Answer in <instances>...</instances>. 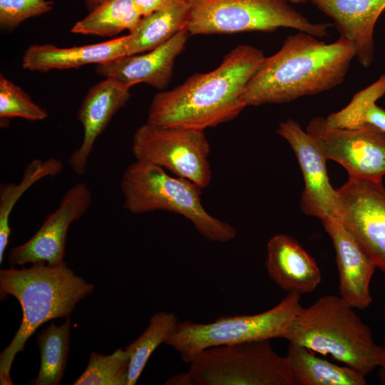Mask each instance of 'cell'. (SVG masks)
Returning <instances> with one entry per match:
<instances>
[{
  "mask_svg": "<svg viewBox=\"0 0 385 385\" xmlns=\"http://www.w3.org/2000/svg\"><path fill=\"white\" fill-rule=\"evenodd\" d=\"M262 50L238 45L207 73H195L153 98L146 122L161 127L203 130L236 118L246 107L244 90L265 58Z\"/></svg>",
  "mask_w": 385,
  "mask_h": 385,
  "instance_id": "obj_1",
  "label": "cell"
},
{
  "mask_svg": "<svg viewBox=\"0 0 385 385\" xmlns=\"http://www.w3.org/2000/svg\"><path fill=\"white\" fill-rule=\"evenodd\" d=\"M356 52L342 38L327 43L298 31L288 36L275 53L265 57L242 96L246 106L291 102L338 86Z\"/></svg>",
  "mask_w": 385,
  "mask_h": 385,
  "instance_id": "obj_2",
  "label": "cell"
},
{
  "mask_svg": "<svg viewBox=\"0 0 385 385\" xmlns=\"http://www.w3.org/2000/svg\"><path fill=\"white\" fill-rule=\"evenodd\" d=\"M93 289V284L76 275L65 261L55 265L37 262L29 268L1 270V300L11 295L22 310L19 328L0 354L1 384H13L10 376L13 361L36 330L50 320L69 316Z\"/></svg>",
  "mask_w": 385,
  "mask_h": 385,
  "instance_id": "obj_3",
  "label": "cell"
},
{
  "mask_svg": "<svg viewBox=\"0 0 385 385\" xmlns=\"http://www.w3.org/2000/svg\"><path fill=\"white\" fill-rule=\"evenodd\" d=\"M282 338L329 355L366 376L379 366L384 349L375 344L369 327L354 308L332 294L302 307Z\"/></svg>",
  "mask_w": 385,
  "mask_h": 385,
  "instance_id": "obj_4",
  "label": "cell"
},
{
  "mask_svg": "<svg viewBox=\"0 0 385 385\" xmlns=\"http://www.w3.org/2000/svg\"><path fill=\"white\" fill-rule=\"evenodd\" d=\"M120 188L123 207L133 214L163 210L180 215L212 242H227L237 235L233 226L207 212L201 201L202 189L159 166L135 160L123 172Z\"/></svg>",
  "mask_w": 385,
  "mask_h": 385,
  "instance_id": "obj_5",
  "label": "cell"
},
{
  "mask_svg": "<svg viewBox=\"0 0 385 385\" xmlns=\"http://www.w3.org/2000/svg\"><path fill=\"white\" fill-rule=\"evenodd\" d=\"M332 26L310 21L286 0H192L186 30L194 36L289 28L322 38Z\"/></svg>",
  "mask_w": 385,
  "mask_h": 385,
  "instance_id": "obj_6",
  "label": "cell"
},
{
  "mask_svg": "<svg viewBox=\"0 0 385 385\" xmlns=\"http://www.w3.org/2000/svg\"><path fill=\"white\" fill-rule=\"evenodd\" d=\"M300 298L299 293L288 292L277 305L261 313L222 316L209 323L178 322L165 344L189 364L209 347L282 338L302 307Z\"/></svg>",
  "mask_w": 385,
  "mask_h": 385,
  "instance_id": "obj_7",
  "label": "cell"
},
{
  "mask_svg": "<svg viewBox=\"0 0 385 385\" xmlns=\"http://www.w3.org/2000/svg\"><path fill=\"white\" fill-rule=\"evenodd\" d=\"M189 364L192 385H294L286 356L270 339L209 347Z\"/></svg>",
  "mask_w": 385,
  "mask_h": 385,
  "instance_id": "obj_8",
  "label": "cell"
},
{
  "mask_svg": "<svg viewBox=\"0 0 385 385\" xmlns=\"http://www.w3.org/2000/svg\"><path fill=\"white\" fill-rule=\"evenodd\" d=\"M131 149L135 160L159 166L201 189L210 183V145L203 130L145 122L135 131Z\"/></svg>",
  "mask_w": 385,
  "mask_h": 385,
  "instance_id": "obj_9",
  "label": "cell"
},
{
  "mask_svg": "<svg viewBox=\"0 0 385 385\" xmlns=\"http://www.w3.org/2000/svg\"><path fill=\"white\" fill-rule=\"evenodd\" d=\"M306 131L324 158L341 165L349 178L383 181L385 133L369 125L357 129L331 127L322 116L313 118Z\"/></svg>",
  "mask_w": 385,
  "mask_h": 385,
  "instance_id": "obj_10",
  "label": "cell"
},
{
  "mask_svg": "<svg viewBox=\"0 0 385 385\" xmlns=\"http://www.w3.org/2000/svg\"><path fill=\"white\" fill-rule=\"evenodd\" d=\"M337 191L338 219L385 274V188L382 182L349 178Z\"/></svg>",
  "mask_w": 385,
  "mask_h": 385,
  "instance_id": "obj_11",
  "label": "cell"
},
{
  "mask_svg": "<svg viewBox=\"0 0 385 385\" xmlns=\"http://www.w3.org/2000/svg\"><path fill=\"white\" fill-rule=\"evenodd\" d=\"M92 200L90 188L83 183L70 188L57 209L49 214L36 233L9 254L11 266L45 262L55 265L64 261L68 230L88 211Z\"/></svg>",
  "mask_w": 385,
  "mask_h": 385,
  "instance_id": "obj_12",
  "label": "cell"
},
{
  "mask_svg": "<svg viewBox=\"0 0 385 385\" xmlns=\"http://www.w3.org/2000/svg\"><path fill=\"white\" fill-rule=\"evenodd\" d=\"M277 133L291 146L302 170L304 182L300 200L302 211L321 222L338 219V193L329 180L327 159L314 138L291 118L279 124Z\"/></svg>",
  "mask_w": 385,
  "mask_h": 385,
  "instance_id": "obj_13",
  "label": "cell"
},
{
  "mask_svg": "<svg viewBox=\"0 0 385 385\" xmlns=\"http://www.w3.org/2000/svg\"><path fill=\"white\" fill-rule=\"evenodd\" d=\"M130 88L115 78H105L88 91L77 113L83 126V139L68 158V163L76 175H85L97 138L130 99Z\"/></svg>",
  "mask_w": 385,
  "mask_h": 385,
  "instance_id": "obj_14",
  "label": "cell"
},
{
  "mask_svg": "<svg viewBox=\"0 0 385 385\" xmlns=\"http://www.w3.org/2000/svg\"><path fill=\"white\" fill-rule=\"evenodd\" d=\"M190 36L187 30H183L150 51L97 64L96 72L130 88L143 83L163 91L170 83L175 61L184 51Z\"/></svg>",
  "mask_w": 385,
  "mask_h": 385,
  "instance_id": "obj_15",
  "label": "cell"
},
{
  "mask_svg": "<svg viewBox=\"0 0 385 385\" xmlns=\"http://www.w3.org/2000/svg\"><path fill=\"white\" fill-rule=\"evenodd\" d=\"M322 223L335 251L339 296L354 309L369 307L373 301L370 282L375 265L339 219L328 218Z\"/></svg>",
  "mask_w": 385,
  "mask_h": 385,
  "instance_id": "obj_16",
  "label": "cell"
},
{
  "mask_svg": "<svg viewBox=\"0 0 385 385\" xmlns=\"http://www.w3.org/2000/svg\"><path fill=\"white\" fill-rule=\"evenodd\" d=\"M331 18L339 37L354 46L356 58L364 68L374 58V32L377 19L385 10V0H309Z\"/></svg>",
  "mask_w": 385,
  "mask_h": 385,
  "instance_id": "obj_17",
  "label": "cell"
},
{
  "mask_svg": "<svg viewBox=\"0 0 385 385\" xmlns=\"http://www.w3.org/2000/svg\"><path fill=\"white\" fill-rule=\"evenodd\" d=\"M265 265L270 278L287 292H312L322 280L314 258L285 234H277L268 240Z\"/></svg>",
  "mask_w": 385,
  "mask_h": 385,
  "instance_id": "obj_18",
  "label": "cell"
},
{
  "mask_svg": "<svg viewBox=\"0 0 385 385\" xmlns=\"http://www.w3.org/2000/svg\"><path fill=\"white\" fill-rule=\"evenodd\" d=\"M128 35L94 44L60 48L34 44L22 58V66L31 71L76 68L90 63L101 64L128 56Z\"/></svg>",
  "mask_w": 385,
  "mask_h": 385,
  "instance_id": "obj_19",
  "label": "cell"
},
{
  "mask_svg": "<svg viewBox=\"0 0 385 385\" xmlns=\"http://www.w3.org/2000/svg\"><path fill=\"white\" fill-rule=\"evenodd\" d=\"M192 0H168L160 9L143 16L127 39L128 55L150 51L186 30Z\"/></svg>",
  "mask_w": 385,
  "mask_h": 385,
  "instance_id": "obj_20",
  "label": "cell"
},
{
  "mask_svg": "<svg viewBox=\"0 0 385 385\" xmlns=\"http://www.w3.org/2000/svg\"><path fill=\"white\" fill-rule=\"evenodd\" d=\"M286 357L294 385H366V376L346 365L317 356L314 351L289 342Z\"/></svg>",
  "mask_w": 385,
  "mask_h": 385,
  "instance_id": "obj_21",
  "label": "cell"
},
{
  "mask_svg": "<svg viewBox=\"0 0 385 385\" xmlns=\"http://www.w3.org/2000/svg\"><path fill=\"white\" fill-rule=\"evenodd\" d=\"M63 162L56 158L34 159L24 168L21 182L6 183L0 185V264L9 242L11 212L24 193L33 185L46 177L58 175L63 170Z\"/></svg>",
  "mask_w": 385,
  "mask_h": 385,
  "instance_id": "obj_22",
  "label": "cell"
},
{
  "mask_svg": "<svg viewBox=\"0 0 385 385\" xmlns=\"http://www.w3.org/2000/svg\"><path fill=\"white\" fill-rule=\"evenodd\" d=\"M143 16L133 0H107L76 22L73 34L113 36L128 30L130 33Z\"/></svg>",
  "mask_w": 385,
  "mask_h": 385,
  "instance_id": "obj_23",
  "label": "cell"
},
{
  "mask_svg": "<svg viewBox=\"0 0 385 385\" xmlns=\"http://www.w3.org/2000/svg\"><path fill=\"white\" fill-rule=\"evenodd\" d=\"M70 317L60 326L52 322L37 337L41 364L35 385H57L63 376L70 346Z\"/></svg>",
  "mask_w": 385,
  "mask_h": 385,
  "instance_id": "obj_24",
  "label": "cell"
},
{
  "mask_svg": "<svg viewBox=\"0 0 385 385\" xmlns=\"http://www.w3.org/2000/svg\"><path fill=\"white\" fill-rule=\"evenodd\" d=\"M178 322L173 312H156L143 332L125 348L130 358L127 385L136 384L150 355L160 344L165 342Z\"/></svg>",
  "mask_w": 385,
  "mask_h": 385,
  "instance_id": "obj_25",
  "label": "cell"
},
{
  "mask_svg": "<svg viewBox=\"0 0 385 385\" xmlns=\"http://www.w3.org/2000/svg\"><path fill=\"white\" fill-rule=\"evenodd\" d=\"M130 358L120 348L108 355L91 352L88 365L73 385H127Z\"/></svg>",
  "mask_w": 385,
  "mask_h": 385,
  "instance_id": "obj_26",
  "label": "cell"
},
{
  "mask_svg": "<svg viewBox=\"0 0 385 385\" xmlns=\"http://www.w3.org/2000/svg\"><path fill=\"white\" fill-rule=\"evenodd\" d=\"M47 111L36 104L21 88L0 75V125L7 127L14 118L41 121Z\"/></svg>",
  "mask_w": 385,
  "mask_h": 385,
  "instance_id": "obj_27",
  "label": "cell"
},
{
  "mask_svg": "<svg viewBox=\"0 0 385 385\" xmlns=\"http://www.w3.org/2000/svg\"><path fill=\"white\" fill-rule=\"evenodd\" d=\"M385 95V73L376 81L354 95L351 101L342 110L325 117L331 127L357 129L364 127L363 117L366 109Z\"/></svg>",
  "mask_w": 385,
  "mask_h": 385,
  "instance_id": "obj_28",
  "label": "cell"
},
{
  "mask_svg": "<svg viewBox=\"0 0 385 385\" xmlns=\"http://www.w3.org/2000/svg\"><path fill=\"white\" fill-rule=\"evenodd\" d=\"M53 3L47 0H0V24L14 29L24 21L51 11Z\"/></svg>",
  "mask_w": 385,
  "mask_h": 385,
  "instance_id": "obj_29",
  "label": "cell"
},
{
  "mask_svg": "<svg viewBox=\"0 0 385 385\" xmlns=\"http://www.w3.org/2000/svg\"><path fill=\"white\" fill-rule=\"evenodd\" d=\"M363 124L385 133V110L376 103L371 104L364 114Z\"/></svg>",
  "mask_w": 385,
  "mask_h": 385,
  "instance_id": "obj_30",
  "label": "cell"
},
{
  "mask_svg": "<svg viewBox=\"0 0 385 385\" xmlns=\"http://www.w3.org/2000/svg\"><path fill=\"white\" fill-rule=\"evenodd\" d=\"M143 16H148L163 7L168 0H133Z\"/></svg>",
  "mask_w": 385,
  "mask_h": 385,
  "instance_id": "obj_31",
  "label": "cell"
},
{
  "mask_svg": "<svg viewBox=\"0 0 385 385\" xmlns=\"http://www.w3.org/2000/svg\"><path fill=\"white\" fill-rule=\"evenodd\" d=\"M168 385H192L188 372L181 373L170 377L165 383Z\"/></svg>",
  "mask_w": 385,
  "mask_h": 385,
  "instance_id": "obj_32",
  "label": "cell"
},
{
  "mask_svg": "<svg viewBox=\"0 0 385 385\" xmlns=\"http://www.w3.org/2000/svg\"><path fill=\"white\" fill-rule=\"evenodd\" d=\"M379 367L378 377L379 382L381 384H385V346H384L383 349L381 362Z\"/></svg>",
  "mask_w": 385,
  "mask_h": 385,
  "instance_id": "obj_33",
  "label": "cell"
},
{
  "mask_svg": "<svg viewBox=\"0 0 385 385\" xmlns=\"http://www.w3.org/2000/svg\"><path fill=\"white\" fill-rule=\"evenodd\" d=\"M89 11H91L107 0H85Z\"/></svg>",
  "mask_w": 385,
  "mask_h": 385,
  "instance_id": "obj_34",
  "label": "cell"
},
{
  "mask_svg": "<svg viewBox=\"0 0 385 385\" xmlns=\"http://www.w3.org/2000/svg\"><path fill=\"white\" fill-rule=\"evenodd\" d=\"M289 3H294V4H300V3H306L309 1V0H286Z\"/></svg>",
  "mask_w": 385,
  "mask_h": 385,
  "instance_id": "obj_35",
  "label": "cell"
}]
</instances>
